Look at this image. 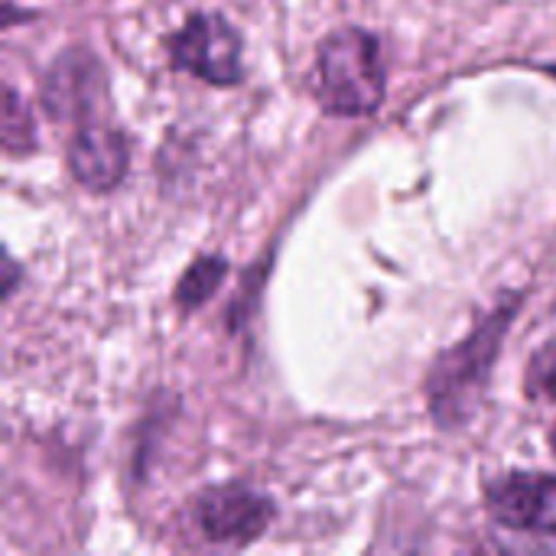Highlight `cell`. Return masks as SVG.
Listing matches in <instances>:
<instances>
[{
	"label": "cell",
	"instance_id": "obj_6",
	"mask_svg": "<svg viewBox=\"0 0 556 556\" xmlns=\"http://www.w3.org/2000/svg\"><path fill=\"white\" fill-rule=\"evenodd\" d=\"M485 508L502 528L556 538V476L505 472L485 485Z\"/></svg>",
	"mask_w": 556,
	"mask_h": 556
},
{
	"label": "cell",
	"instance_id": "obj_10",
	"mask_svg": "<svg viewBox=\"0 0 556 556\" xmlns=\"http://www.w3.org/2000/svg\"><path fill=\"white\" fill-rule=\"evenodd\" d=\"M528 397L556 404V339L544 342L528 362Z\"/></svg>",
	"mask_w": 556,
	"mask_h": 556
},
{
	"label": "cell",
	"instance_id": "obj_5",
	"mask_svg": "<svg viewBox=\"0 0 556 556\" xmlns=\"http://www.w3.org/2000/svg\"><path fill=\"white\" fill-rule=\"evenodd\" d=\"M195 525L212 544L225 547H244L267 534V528L277 518V505L244 485H215L205 489L195 498Z\"/></svg>",
	"mask_w": 556,
	"mask_h": 556
},
{
	"label": "cell",
	"instance_id": "obj_7",
	"mask_svg": "<svg viewBox=\"0 0 556 556\" xmlns=\"http://www.w3.org/2000/svg\"><path fill=\"white\" fill-rule=\"evenodd\" d=\"M65 160L78 186L91 192H108L124 179L130 166L127 134L108 114L81 121L72 127V137L65 143Z\"/></svg>",
	"mask_w": 556,
	"mask_h": 556
},
{
	"label": "cell",
	"instance_id": "obj_4",
	"mask_svg": "<svg viewBox=\"0 0 556 556\" xmlns=\"http://www.w3.org/2000/svg\"><path fill=\"white\" fill-rule=\"evenodd\" d=\"M42 108L59 124H81L104 114L108 104V75L94 52L88 49H65L42 78Z\"/></svg>",
	"mask_w": 556,
	"mask_h": 556
},
{
	"label": "cell",
	"instance_id": "obj_11",
	"mask_svg": "<svg viewBox=\"0 0 556 556\" xmlns=\"http://www.w3.org/2000/svg\"><path fill=\"white\" fill-rule=\"evenodd\" d=\"M551 446H554V456H556V427L551 430Z\"/></svg>",
	"mask_w": 556,
	"mask_h": 556
},
{
	"label": "cell",
	"instance_id": "obj_9",
	"mask_svg": "<svg viewBox=\"0 0 556 556\" xmlns=\"http://www.w3.org/2000/svg\"><path fill=\"white\" fill-rule=\"evenodd\" d=\"M3 147L10 156H23V153H33L36 150V124H33V114L29 108L23 104V98L16 94V88L7 85V94H3Z\"/></svg>",
	"mask_w": 556,
	"mask_h": 556
},
{
	"label": "cell",
	"instance_id": "obj_1",
	"mask_svg": "<svg viewBox=\"0 0 556 556\" xmlns=\"http://www.w3.org/2000/svg\"><path fill=\"white\" fill-rule=\"evenodd\" d=\"M521 303L525 296L508 293V300H502L459 345L446 349L433 362L427 375V404L440 430H459L479 414L492 381V368L502 355L505 336Z\"/></svg>",
	"mask_w": 556,
	"mask_h": 556
},
{
	"label": "cell",
	"instance_id": "obj_3",
	"mask_svg": "<svg viewBox=\"0 0 556 556\" xmlns=\"http://www.w3.org/2000/svg\"><path fill=\"white\" fill-rule=\"evenodd\" d=\"M166 49L176 68L208 85L231 88L244 78L241 36L222 13H192L182 29L169 36Z\"/></svg>",
	"mask_w": 556,
	"mask_h": 556
},
{
	"label": "cell",
	"instance_id": "obj_8",
	"mask_svg": "<svg viewBox=\"0 0 556 556\" xmlns=\"http://www.w3.org/2000/svg\"><path fill=\"white\" fill-rule=\"evenodd\" d=\"M228 277V261L222 254H202L189 264V270L182 274V280L176 283V306L192 313L202 303H208L215 296V290L225 283Z\"/></svg>",
	"mask_w": 556,
	"mask_h": 556
},
{
	"label": "cell",
	"instance_id": "obj_2",
	"mask_svg": "<svg viewBox=\"0 0 556 556\" xmlns=\"http://www.w3.org/2000/svg\"><path fill=\"white\" fill-rule=\"evenodd\" d=\"M388 91V68L381 39L362 26L329 33L316 49V98L323 111L339 117H362L381 108Z\"/></svg>",
	"mask_w": 556,
	"mask_h": 556
}]
</instances>
